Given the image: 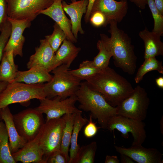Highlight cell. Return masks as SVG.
Returning a JSON list of instances; mask_svg holds the SVG:
<instances>
[{"label": "cell", "instance_id": "cell-1", "mask_svg": "<svg viewBox=\"0 0 163 163\" xmlns=\"http://www.w3.org/2000/svg\"><path fill=\"white\" fill-rule=\"evenodd\" d=\"M85 81L89 88L101 94L113 107L129 96L134 89L127 80L109 66Z\"/></svg>", "mask_w": 163, "mask_h": 163}, {"label": "cell", "instance_id": "cell-2", "mask_svg": "<svg viewBox=\"0 0 163 163\" xmlns=\"http://www.w3.org/2000/svg\"><path fill=\"white\" fill-rule=\"evenodd\" d=\"M117 23L114 21H110L108 32L110 37L101 34V40L107 48L112 52L115 66L124 72L133 75L136 69L137 58L134 47L130 38L123 30L118 28Z\"/></svg>", "mask_w": 163, "mask_h": 163}, {"label": "cell", "instance_id": "cell-3", "mask_svg": "<svg viewBox=\"0 0 163 163\" xmlns=\"http://www.w3.org/2000/svg\"><path fill=\"white\" fill-rule=\"evenodd\" d=\"M75 94L80 103L79 109L90 112L101 127L106 129L110 119L117 115L116 107L110 105L101 94L89 88L85 81L81 82Z\"/></svg>", "mask_w": 163, "mask_h": 163}, {"label": "cell", "instance_id": "cell-4", "mask_svg": "<svg viewBox=\"0 0 163 163\" xmlns=\"http://www.w3.org/2000/svg\"><path fill=\"white\" fill-rule=\"evenodd\" d=\"M66 65H62L54 69L51 80L44 84L46 97L52 98L58 96L65 99L75 94L78 89L80 80L71 74Z\"/></svg>", "mask_w": 163, "mask_h": 163}, {"label": "cell", "instance_id": "cell-5", "mask_svg": "<svg viewBox=\"0 0 163 163\" xmlns=\"http://www.w3.org/2000/svg\"><path fill=\"white\" fill-rule=\"evenodd\" d=\"M44 88L43 83L29 84L15 81L8 83L0 93V109L13 104L44 99L46 96Z\"/></svg>", "mask_w": 163, "mask_h": 163}, {"label": "cell", "instance_id": "cell-6", "mask_svg": "<svg viewBox=\"0 0 163 163\" xmlns=\"http://www.w3.org/2000/svg\"><path fill=\"white\" fill-rule=\"evenodd\" d=\"M150 101L145 89L139 85L116 107L117 115L142 121L147 116Z\"/></svg>", "mask_w": 163, "mask_h": 163}, {"label": "cell", "instance_id": "cell-7", "mask_svg": "<svg viewBox=\"0 0 163 163\" xmlns=\"http://www.w3.org/2000/svg\"><path fill=\"white\" fill-rule=\"evenodd\" d=\"M65 123L63 116L46 121L39 133V144L46 163L54 152L60 149Z\"/></svg>", "mask_w": 163, "mask_h": 163}, {"label": "cell", "instance_id": "cell-8", "mask_svg": "<svg viewBox=\"0 0 163 163\" xmlns=\"http://www.w3.org/2000/svg\"><path fill=\"white\" fill-rule=\"evenodd\" d=\"M13 120L19 135L27 142L36 137L44 123L43 114L35 108L13 115Z\"/></svg>", "mask_w": 163, "mask_h": 163}, {"label": "cell", "instance_id": "cell-9", "mask_svg": "<svg viewBox=\"0 0 163 163\" xmlns=\"http://www.w3.org/2000/svg\"><path fill=\"white\" fill-rule=\"evenodd\" d=\"M145 126L142 121L116 115L110 119L106 129L111 132L117 130L126 139L129 138L130 133L133 138L132 145H142L146 137Z\"/></svg>", "mask_w": 163, "mask_h": 163}, {"label": "cell", "instance_id": "cell-10", "mask_svg": "<svg viewBox=\"0 0 163 163\" xmlns=\"http://www.w3.org/2000/svg\"><path fill=\"white\" fill-rule=\"evenodd\" d=\"M8 17L16 19L33 21L40 12L50 6L55 0H5Z\"/></svg>", "mask_w": 163, "mask_h": 163}, {"label": "cell", "instance_id": "cell-11", "mask_svg": "<svg viewBox=\"0 0 163 163\" xmlns=\"http://www.w3.org/2000/svg\"><path fill=\"white\" fill-rule=\"evenodd\" d=\"M39 100V105L35 108L42 113L46 114V121L61 117L66 114H75L82 112L75 106L77 101L75 94L65 99L57 96Z\"/></svg>", "mask_w": 163, "mask_h": 163}, {"label": "cell", "instance_id": "cell-12", "mask_svg": "<svg viewBox=\"0 0 163 163\" xmlns=\"http://www.w3.org/2000/svg\"><path fill=\"white\" fill-rule=\"evenodd\" d=\"M128 9L127 0H95L93 5L91 14L99 11L105 17L107 24L114 21L117 23L121 21L126 15ZM91 15V14H90Z\"/></svg>", "mask_w": 163, "mask_h": 163}, {"label": "cell", "instance_id": "cell-13", "mask_svg": "<svg viewBox=\"0 0 163 163\" xmlns=\"http://www.w3.org/2000/svg\"><path fill=\"white\" fill-rule=\"evenodd\" d=\"M120 154L126 155L138 163H163V154L155 148H145L142 145H131L129 148L114 146Z\"/></svg>", "mask_w": 163, "mask_h": 163}, {"label": "cell", "instance_id": "cell-14", "mask_svg": "<svg viewBox=\"0 0 163 163\" xmlns=\"http://www.w3.org/2000/svg\"><path fill=\"white\" fill-rule=\"evenodd\" d=\"M8 20L11 25V31L4 52L12 51L14 58L17 55L22 57L25 41L23 33L26 28L30 27L31 21L27 19H16L8 17Z\"/></svg>", "mask_w": 163, "mask_h": 163}, {"label": "cell", "instance_id": "cell-15", "mask_svg": "<svg viewBox=\"0 0 163 163\" xmlns=\"http://www.w3.org/2000/svg\"><path fill=\"white\" fill-rule=\"evenodd\" d=\"M40 45L35 48V52L31 55L27 64L28 69L40 67L51 71L55 52L46 39L40 40Z\"/></svg>", "mask_w": 163, "mask_h": 163}, {"label": "cell", "instance_id": "cell-16", "mask_svg": "<svg viewBox=\"0 0 163 163\" xmlns=\"http://www.w3.org/2000/svg\"><path fill=\"white\" fill-rule=\"evenodd\" d=\"M62 0H55L47 8L41 11L40 14L46 15L53 19L64 31L66 39L72 43L77 42L71 31L72 24L70 20L65 15L62 6Z\"/></svg>", "mask_w": 163, "mask_h": 163}, {"label": "cell", "instance_id": "cell-17", "mask_svg": "<svg viewBox=\"0 0 163 163\" xmlns=\"http://www.w3.org/2000/svg\"><path fill=\"white\" fill-rule=\"evenodd\" d=\"M88 3V0L76 1L69 4L64 1H62L63 9L71 19L72 32L77 39L78 33L84 34L82 27L81 20L83 14L86 12Z\"/></svg>", "mask_w": 163, "mask_h": 163}, {"label": "cell", "instance_id": "cell-18", "mask_svg": "<svg viewBox=\"0 0 163 163\" xmlns=\"http://www.w3.org/2000/svg\"><path fill=\"white\" fill-rule=\"evenodd\" d=\"M11 154L16 162L46 163L39 144V133L34 139L27 142L22 148Z\"/></svg>", "mask_w": 163, "mask_h": 163}, {"label": "cell", "instance_id": "cell-19", "mask_svg": "<svg viewBox=\"0 0 163 163\" xmlns=\"http://www.w3.org/2000/svg\"><path fill=\"white\" fill-rule=\"evenodd\" d=\"M1 118L4 122L9 138V148L11 154L22 148L27 142L18 133L15 126L13 115L8 107L0 109Z\"/></svg>", "mask_w": 163, "mask_h": 163}, {"label": "cell", "instance_id": "cell-20", "mask_svg": "<svg viewBox=\"0 0 163 163\" xmlns=\"http://www.w3.org/2000/svg\"><path fill=\"white\" fill-rule=\"evenodd\" d=\"M80 50V47L76 46L73 43L66 39L55 53L51 71L62 65L69 68Z\"/></svg>", "mask_w": 163, "mask_h": 163}, {"label": "cell", "instance_id": "cell-21", "mask_svg": "<svg viewBox=\"0 0 163 163\" xmlns=\"http://www.w3.org/2000/svg\"><path fill=\"white\" fill-rule=\"evenodd\" d=\"M139 36L144 43V59L163 55V43L159 34L150 31L146 28L139 32Z\"/></svg>", "mask_w": 163, "mask_h": 163}, {"label": "cell", "instance_id": "cell-22", "mask_svg": "<svg viewBox=\"0 0 163 163\" xmlns=\"http://www.w3.org/2000/svg\"><path fill=\"white\" fill-rule=\"evenodd\" d=\"M52 77L53 75L46 70L40 67H33L27 71H18L14 81L33 84L48 82Z\"/></svg>", "mask_w": 163, "mask_h": 163}, {"label": "cell", "instance_id": "cell-23", "mask_svg": "<svg viewBox=\"0 0 163 163\" xmlns=\"http://www.w3.org/2000/svg\"><path fill=\"white\" fill-rule=\"evenodd\" d=\"M18 68L14 63L12 51L4 52L0 64V82L14 81Z\"/></svg>", "mask_w": 163, "mask_h": 163}, {"label": "cell", "instance_id": "cell-24", "mask_svg": "<svg viewBox=\"0 0 163 163\" xmlns=\"http://www.w3.org/2000/svg\"><path fill=\"white\" fill-rule=\"evenodd\" d=\"M82 112L75 115L73 129L71 139L70 148L69 150V160L68 163H75L80 148L78 144V139L80 131L88 120L82 115Z\"/></svg>", "mask_w": 163, "mask_h": 163}, {"label": "cell", "instance_id": "cell-25", "mask_svg": "<svg viewBox=\"0 0 163 163\" xmlns=\"http://www.w3.org/2000/svg\"><path fill=\"white\" fill-rule=\"evenodd\" d=\"M75 114H66L63 116L65 123L63 131L60 150L65 155L69 161V147L70 145Z\"/></svg>", "mask_w": 163, "mask_h": 163}, {"label": "cell", "instance_id": "cell-26", "mask_svg": "<svg viewBox=\"0 0 163 163\" xmlns=\"http://www.w3.org/2000/svg\"><path fill=\"white\" fill-rule=\"evenodd\" d=\"M154 70L163 74V66L161 61H158L155 57L145 59L143 63L140 66L134 78L136 83H138L142 79L147 73Z\"/></svg>", "mask_w": 163, "mask_h": 163}, {"label": "cell", "instance_id": "cell-27", "mask_svg": "<svg viewBox=\"0 0 163 163\" xmlns=\"http://www.w3.org/2000/svg\"><path fill=\"white\" fill-rule=\"evenodd\" d=\"M97 46L99 52L92 61V62L95 67L101 70L109 66L110 60L113 54L111 51L107 48L101 40H98Z\"/></svg>", "mask_w": 163, "mask_h": 163}, {"label": "cell", "instance_id": "cell-28", "mask_svg": "<svg viewBox=\"0 0 163 163\" xmlns=\"http://www.w3.org/2000/svg\"><path fill=\"white\" fill-rule=\"evenodd\" d=\"M97 148L95 141L80 147L75 163H94Z\"/></svg>", "mask_w": 163, "mask_h": 163}, {"label": "cell", "instance_id": "cell-29", "mask_svg": "<svg viewBox=\"0 0 163 163\" xmlns=\"http://www.w3.org/2000/svg\"><path fill=\"white\" fill-rule=\"evenodd\" d=\"M101 70L95 67L92 65V61H83L78 68L69 70V73L81 80H86L92 77Z\"/></svg>", "mask_w": 163, "mask_h": 163}, {"label": "cell", "instance_id": "cell-30", "mask_svg": "<svg viewBox=\"0 0 163 163\" xmlns=\"http://www.w3.org/2000/svg\"><path fill=\"white\" fill-rule=\"evenodd\" d=\"M9 138L4 123L0 115V163H5L11 154L9 148Z\"/></svg>", "mask_w": 163, "mask_h": 163}, {"label": "cell", "instance_id": "cell-31", "mask_svg": "<svg viewBox=\"0 0 163 163\" xmlns=\"http://www.w3.org/2000/svg\"><path fill=\"white\" fill-rule=\"evenodd\" d=\"M52 34L45 36L53 51L55 53L63 41L66 39V34L60 27L56 23L53 26Z\"/></svg>", "mask_w": 163, "mask_h": 163}, {"label": "cell", "instance_id": "cell-32", "mask_svg": "<svg viewBox=\"0 0 163 163\" xmlns=\"http://www.w3.org/2000/svg\"><path fill=\"white\" fill-rule=\"evenodd\" d=\"M147 5L152 13L154 20V26L152 31L163 34V15L158 10L154 0H147Z\"/></svg>", "mask_w": 163, "mask_h": 163}, {"label": "cell", "instance_id": "cell-33", "mask_svg": "<svg viewBox=\"0 0 163 163\" xmlns=\"http://www.w3.org/2000/svg\"><path fill=\"white\" fill-rule=\"evenodd\" d=\"M11 25L8 21L1 31L0 34V62L1 61L4 50L7 43L11 31Z\"/></svg>", "mask_w": 163, "mask_h": 163}, {"label": "cell", "instance_id": "cell-34", "mask_svg": "<svg viewBox=\"0 0 163 163\" xmlns=\"http://www.w3.org/2000/svg\"><path fill=\"white\" fill-rule=\"evenodd\" d=\"M89 21L93 25L97 27L106 26L107 24L105 17L102 13L99 11H95L91 13Z\"/></svg>", "mask_w": 163, "mask_h": 163}, {"label": "cell", "instance_id": "cell-35", "mask_svg": "<svg viewBox=\"0 0 163 163\" xmlns=\"http://www.w3.org/2000/svg\"><path fill=\"white\" fill-rule=\"evenodd\" d=\"M88 123L85 126L83 133L84 136L87 138H91L94 136L97 133L98 129L101 128L98 127L96 125V123H94L92 121V117L90 114L89 120Z\"/></svg>", "mask_w": 163, "mask_h": 163}, {"label": "cell", "instance_id": "cell-36", "mask_svg": "<svg viewBox=\"0 0 163 163\" xmlns=\"http://www.w3.org/2000/svg\"><path fill=\"white\" fill-rule=\"evenodd\" d=\"M7 5L5 0H0V31L8 21Z\"/></svg>", "mask_w": 163, "mask_h": 163}, {"label": "cell", "instance_id": "cell-37", "mask_svg": "<svg viewBox=\"0 0 163 163\" xmlns=\"http://www.w3.org/2000/svg\"><path fill=\"white\" fill-rule=\"evenodd\" d=\"M65 155L59 150L54 152L47 161L48 163H68Z\"/></svg>", "mask_w": 163, "mask_h": 163}, {"label": "cell", "instance_id": "cell-38", "mask_svg": "<svg viewBox=\"0 0 163 163\" xmlns=\"http://www.w3.org/2000/svg\"><path fill=\"white\" fill-rule=\"evenodd\" d=\"M95 0H88V3L87 7V10L85 17V21L87 23L89 20L91 13L93 5Z\"/></svg>", "mask_w": 163, "mask_h": 163}, {"label": "cell", "instance_id": "cell-39", "mask_svg": "<svg viewBox=\"0 0 163 163\" xmlns=\"http://www.w3.org/2000/svg\"><path fill=\"white\" fill-rule=\"evenodd\" d=\"M130 2L133 3L137 7L142 9L145 8L147 5V0H129Z\"/></svg>", "mask_w": 163, "mask_h": 163}, {"label": "cell", "instance_id": "cell-40", "mask_svg": "<svg viewBox=\"0 0 163 163\" xmlns=\"http://www.w3.org/2000/svg\"><path fill=\"white\" fill-rule=\"evenodd\" d=\"M120 160L116 155H107L105 157V163H119Z\"/></svg>", "mask_w": 163, "mask_h": 163}, {"label": "cell", "instance_id": "cell-41", "mask_svg": "<svg viewBox=\"0 0 163 163\" xmlns=\"http://www.w3.org/2000/svg\"><path fill=\"white\" fill-rule=\"evenodd\" d=\"M120 162L121 163H134V161L128 156L120 154Z\"/></svg>", "mask_w": 163, "mask_h": 163}, {"label": "cell", "instance_id": "cell-42", "mask_svg": "<svg viewBox=\"0 0 163 163\" xmlns=\"http://www.w3.org/2000/svg\"><path fill=\"white\" fill-rule=\"evenodd\" d=\"M155 5L160 14L163 15V0H154Z\"/></svg>", "mask_w": 163, "mask_h": 163}, {"label": "cell", "instance_id": "cell-43", "mask_svg": "<svg viewBox=\"0 0 163 163\" xmlns=\"http://www.w3.org/2000/svg\"><path fill=\"white\" fill-rule=\"evenodd\" d=\"M155 83L157 86L159 88L163 89V77L161 76L155 79Z\"/></svg>", "mask_w": 163, "mask_h": 163}, {"label": "cell", "instance_id": "cell-44", "mask_svg": "<svg viewBox=\"0 0 163 163\" xmlns=\"http://www.w3.org/2000/svg\"><path fill=\"white\" fill-rule=\"evenodd\" d=\"M8 84L6 82H0V93L5 88Z\"/></svg>", "mask_w": 163, "mask_h": 163}, {"label": "cell", "instance_id": "cell-45", "mask_svg": "<svg viewBox=\"0 0 163 163\" xmlns=\"http://www.w3.org/2000/svg\"><path fill=\"white\" fill-rule=\"evenodd\" d=\"M16 161L12 155H10L5 161V163H16Z\"/></svg>", "mask_w": 163, "mask_h": 163}, {"label": "cell", "instance_id": "cell-46", "mask_svg": "<svg viewBox=\"0 0 163 163\" xmlns=\"http://www.w3.org/2000/svg\"><path fill=\"white\" fill-rule=\"evenodd\" d=\"M71 1H72V2L75 1H76V0H70Z\"/></svg>", "mask_w": 163, "mask_h": 163}, {"label": "cell", "instance_id": "cell-47", "mask_svg": "<svg viewBox=\"0 0 163 163\" xmlns=\"http://www.w3.org/2000/svg\"></svg>", "mask_w": 163, "mask_h": 163}]
</instances>
